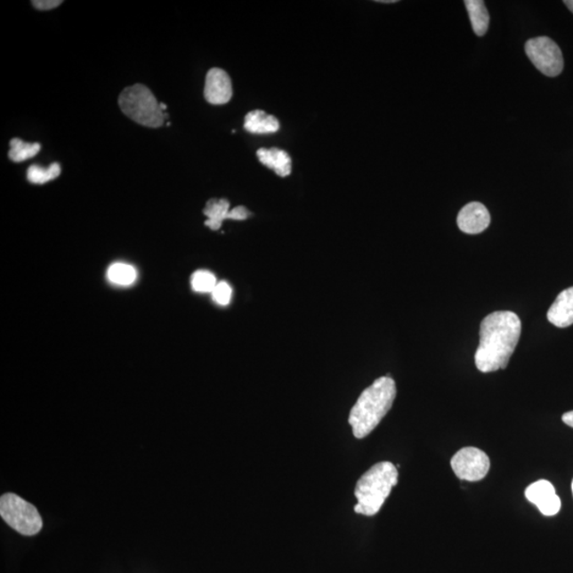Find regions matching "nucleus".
<instances>
[{
    "instance_id": "obj_1",
    "label": "nucleus",
    "mask_w": 573,
    "mask_h": 573,
    "mask_svg": "<svg viewBox=\"0 0 573 573\" xmlns=\"http://www.w3.org/2000/svg\"><path fill=\"white\" fill-rule=\"evenodd\" d=\"M521 334V321L514 312L495 311L484 318L475 354L478 370L492 373L508 367Z\"/></svg>"
},
{
    "instance_id": "obj_2",
    "label": "nucleus",
    "mask_w": 573,
    "mask_h": 573,
    "mask_svg": "<svg viewBox=\"0 0 573 573\" xmlns=\"http://www.w3.org/2000/svg\"><path fill=\"white\" fill-rule=\"evenodd\" d=\"M396 384L390 376L375 380L351 408L349 423L356 439H365L373 432L393 406Z\"/></svg>"
},
{
    "instance_id": "obj_3",
    "label": "nucleus",
    "mask_w": 573,
    "mask_h": 573,
    "mask_svg": "<svg viewBox=\"0 0 573 573\" xmlns=\"http://www.w3.org/2000/svg\"><path fill=\"white\" fill-rule=\"evenodd\" d=\"M398 468L392 463L380 462L372 466L357 482L356 513L365 516L376 515L385 499L389 497L391 490L398 486Z\"/></svg>"
},
{
    "instance_id": "obj_4",
    "label": "nucleus",
    "mask_w": 573,
    "mask_h": 573,
    "mask_svg": "<svg viewBox=\"0 0 573 573\" xmlns=\"http://www.w3.org/2000/svg\"><path fill=\"white\" fill-rule=\"evenodd\" d=\"M118 104L125 116L148 128H159L168 117V115L162 111L153 93L142 85L125 87L120 93Z\"/></svg>"
},
{
    "instance_id": "obj_5",
    "label": "nucleus",
    "mask_w": 573,
    "mask_h": 573,
    "mask_svg": "<svg viewBox=\"0 0 573 573\" xmlns=\"http://www.w3.org/2000/svg\"><path fill=\"white\" fill-rule=\"evenodd\" d=\"M0 516L21 536H36L43 528L36 506L13 493L4 494L0 498Z\"/></svg>"
},
{
    "instance_id": "obj_6",
    "label": "nucleus",
    "mask_w": 573,
    "mask_h": 573,
    "mask_svg": "<svg viewBox=\"0 0 573 573\" xmlns=\"http://www.w3.org/2000/svg\"><path fill=\"white\" fill-rule=\"evenodd\" d=\"M525 51L536 68L545 76L556 77L564 69L563 53L554 41L547 36L531 38Z\"/></svg>"
},
{
    "instance_id": "obj_7",
    "label": "nucleus",
    "mask_w": 573,
    "mask_h": 573,
    "mask_svg": "<svg viewBox=\"0 0 573 573\" xmlns=\"http://www.w3.org/2000/svg\"><path fill=\"white\" fill-rule=\"evenodd\" d=\"M451 467L461 480L477 482L486 478L490 467L488 455L475 448H465L451 459Z\"/></svg>"
},
{
    "instance_id": "obj_8",
    "label": "nucleus",
    "mask_w": 573,
    "mask_h": 573,
    "mask_svg": "<svg viewBox=\"0 0 573 573\" xmlns=\"http://www.w3.org/2000/svg\"><path fill=\"white\" fill-rule=\"evenodd\" d=\"M526 497L531 504H536L545 516H554L561 510V499L555 493L553 483L539 480L531 484L526 489Z\"/></svg>"
},
{
    "instance_id": "obj_9",
    "label": "nucleus",
    "mask_w": 573,
    "mask_h": 573,
    "mask_svg": "<svg viewBox=\"0 0 573 573\" xmlns=\"http://www.w3.org/2000/svg\"><path fill=\"white\" fill-rule=\"evenodd\" d=\"M204 97L214 106H222L230 101L233 97V86L227 71L222 69H212L208 71Z\"/></svg>"
},
{
    "instance_id": "obj_10",
    "label": "nucleus",
    "mask_w": 573,
    "mask_h": 573,
    "mask_svg": "<svg viewBox=\"0 0 573 573\" xmlns=\"http://www.w3.org/2000/svg\"><path fill=\"white\" fill-rule=\"evenodd\" d=\"M456 223L463 233L480 234L488 228L490 214L482 203L471 202L461 209Z\"/></svg>"
},
{
    "instance_id": "obj_11",
    "label": "nucleus",
    "mask_w": 573,
    "mask_h": 573,
    "mask_svg": "<svg viewBox=\"0 0 573 573\" xmlns=\"http://www.w3.org/2000/svg\"><path fill=\"white\" fill-rule=\"evenodd\" d=\"M548 321L559 328L573 324V286L561 291L547 313Z\"/></svg>"
},
{
    "instance_id": "obj_12",
    "label": "nucleus",
    "mask_w": 573,
    "mask_h": 573,
    "mask_svg": "<svg viewBox=\"0 0 573 573\" xmlns=\"http://www.w3.org/2000/svg\"><path fill=\"white\" fill-rule=\"evenodd\" d=\"M259 162L272 169L275 174L286 178L291 174L292 162L289 154L278 148H262L257 151Z\"/></svg>"
},
{
    "instance_id": "obj_13",
    "label": "nucleus",
    "mask_w": 573,
    "mask_h": 573,
    "mask_svg": "<svg viewBox=\"0 0 573 573\" xmlns=\"http://www.w3.org/2000/svg\"><path fill=\"white\" fill-rule=\"evenodd\" d=\"M245 129L253 134L275 133L279 130V121L273 115H268L262 109H255L246 114Z\"/></svg>"
},
{
    "instance_id": "obj_14",
    "label": "nucleus",
    "mask_w": 573,
    "mask_h": 573,
    "mask_svg": "<svg viewBox=\"0 0 573 573\" xmlns=\"http://www.w3.org/2000/svg\"><path fill=\"white\" fill-rule=\"evenodd\" d=\"M465 7L470 15L473 32L478 36L486 35L489 25V14L482 0H466Z\"/></svg>"
},
{
    "instance_id": "obj_15",
    "label": "nucleus",
    "mask_w": 573,
    "mask_h": 573,
    "mask_svg": "<svg viewBox=\"0 0 573 573\" xmlns=\"http://www.w3.org/2000/svg\"><path fill=\"white\" fill-rule=\"evenodd\" d=\"M230 212V202L228 200H209L203 211L204 214L207 217L206 222V227L213 230H218L222 228L224 220L229 219Z\"/></svg>"
},
{
    "instance_id": "obj_16",
    "label": "nucleus",
    "mask_w": 573,
    "mask_h": 573,
    "mask_svg": "<svg viewBox=\"0 0 573 573\" xmlns=\"http://www.w3.org/2000/svg\"><path fill=\"white\" fill-rule=\"evenodd\" d=\"M41 151L38 142H25L20 139L10 141L9 158L14 163H21L35 157Z\"/></svg>"
},
{
    "instance_id": "obj_17",
    "label": "nucleus",
    "mask_w": 573,
    "mask_h": 573,
    "mask_svg": "<svg viewBox=\"0 0 573 573\" xmlns=\"http://www.w3.org/2000/svg\"><path fill=\"white\" fill-rule=\"evenodd\" d=\"M61 174V166L58 163H53L48 168L32 165L27 172V178L32 184H46L48 182L56 180Z\"/></svg>"
},
{
    "instance_id": "obj_18",
    "label": "nucleus",
    "mask_w": 573,
    "mask_h": 573,
    "mask_svg": "<svg viewBox=\"0 0 573 573\" xmlns=\"http://www.w3.org/2000/svg\"><path fill=\"white\" fill-rule=\"evenodd\" d=\"M135 269L129 264L115 263L109 267L108 271V278L113 284L120 286H129L135 282L136 279Z\"/></svg>"
},
{
    "instance_id": "obj_19",
    "label": "nucleus",
    "mask_w": 573,
    "mask_h": 573,
    "mask_svg": "<svg viewBox=\"0 0 573 573\" xmlns=\"http://www.w3.org/2000/svg\"><path fill=\"white\" fill-rule=\"evenodd\" d=\"M217 279L214 278V275L211 272L206 271V270H200L197 271L191 277V286L196 292H200V294H212L214 288L217 286Z\"/></svg>"
},
{
    "instance_id": "obj_20",
    "label": "nucleus",
    "mask_w": 573,
    "mask_h": 573,
    "mask_svg": "<svg viewBox=\"0 0 573 573\" xmlns=\"http://www.w3.org/2000/svg\"><path fill=\"white\" fill-rule=\"evenodd\" d=\"M231 291L230 286L225 282H220L217 284L216 288L212 292L213 299L219 305H229L231 299Z\"/></svg>"
},
{
    "instance_id": "obj_21",
    "label": "nucleus",
    "mask_w": 573,
    "mask_h": 573,
    "mask_svg": "<svg viewBox=\"0 0 573 573\" xmlns=\"http://www.w3.org/2000/svg\"><path fill=\"white\" fill-rule=\"evenodd\" d=\"M62 0H33L32 4L38 10H52L62 4Z\"/></svg>"
},
{
    "instance_id": "obj_22",
    "label": "nucleus",
    "mask_w": 573,
    "mask_h": 573,
    "mask_svg": "<svg viewBox=\"0 0 573 573\" xmlns=\"http://www.w3.org/2000/svg\"><path fill=\"white\" fill-rule=\"evenodd\" d=\"M250 214L251 213L247 211L245 206H237L234 209H231V211L230 212L229 219L237 220V222H242V220L249 218Z\"/></svg>"
},
{
    "instance_id": "obj_23",
    "label": "nucleus",
    "mask_w": 573,
    "mask_h": 573,
    "mask_svg": "<svg viewBox=\"0 0 573 573\" xmlns=\"http://www.w3.org/2000/svg\"><path fill=\"white\" fill-rule=\"evenodd\" d=\"M561 420H563L567 426L573 428V411L565 413Z\"/></svg>"
},
{
    "instance_id": "obj_24",
    "label": "nucleus",
    "mask_w": 573,
    "mask_h": 573,
    "mask_svg": "<svg viewBox=\"0 0 573 573\" xmlns=\"http://www.w3.org/2000/svg\"><path fill=\"white\" fill-rule=\"evenodd\" d=\"M564 4H566V7L569 8L573 13V0H565Z\"/></svg>"
},
{
    "instance_id": "obj_25",
    "label": "nucleus",
    "mask_w": 573,
    "mask_h": 573,
    "mask_svg": "<svg viewBox=\"0 0 573 573\" xmlns=\"http://www.w3.org/2000/svg\"><path fill=\"white\" fill-rule=\"evenodd\" d=\"M378 3H380V4H395V3H398V2H396V0H379Z\"/></svg>"
},
{
    "instance_id": "obj_26",
    "label": "nucleus",
    "mask_w": 573,
    "mask_h": 573,
    "mask_svg": "<svg viewBox=\"0 0 573 573\" xmlns=\"http://www.w3.org/2000/svg\"><path fill=\"white\" fill-rule=\"evenodd\" d=\"M159 107H161L163 112L165 111V109H167L166 104L159 103Z\"/></svg>"
},
{
    "instance_id": "obj_27",
    "label": "nucleus",
    "mask_w": 573,
    "mask_h": 573,
    "mask_svg": "<svg viewBox=\"0 0 573 573\" xmlns=\"http://www.w3.org/2000/svg\"><path fill=\"white\" fill-rule=\"evenodd\" d=\"M571 488H572V494H573V481H572V484H571Z\"/></svg>"
}]
</instances>
